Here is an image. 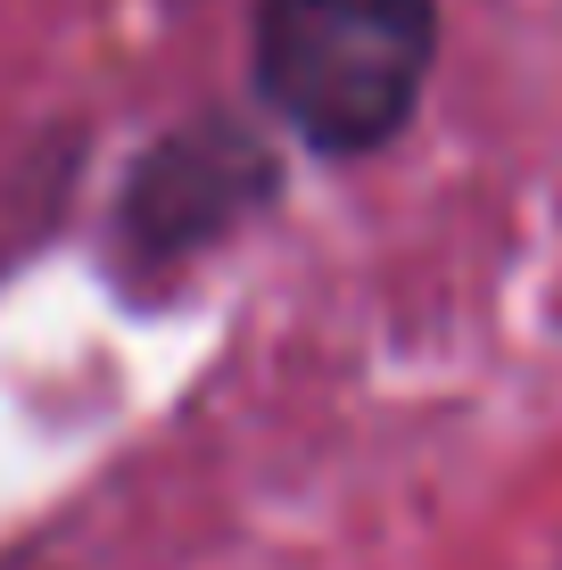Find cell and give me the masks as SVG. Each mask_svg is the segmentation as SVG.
Here are the masks:
<instances>
[{
    "instance_id": "7a4b0ae2",
    "label": "cell",
    "mask_w": 562,
    "mask_h": 570,
    "mask_svg": "<svg viewBox=\"0 0 562 570\" xmlns=\"http://www.w3.org/2000/svg\"><path fill=\"white\" fill-rule=\"evenodd\" d=\"M265 190V149H248L240 132H183L174 149L149 157L141 190H132L125 224L141 257H183V248L216 240V232Z\"/></svg>"
},
{
    "instance_id": "6da1fadb",
    "label": "cell",
    "mask_w": 562,
    "mask_h": 570,
    "mask_svg": "<svg viewBox=\"0 0 562 570\" xmlns=\"http://www.w3.org/2000/svg\"><path fill=\"white\" fill-rule=\"evenodd\" d=\"M438 58V0H265L257 83L315 149H381Z\"/></svg>"
}]
</instances>
